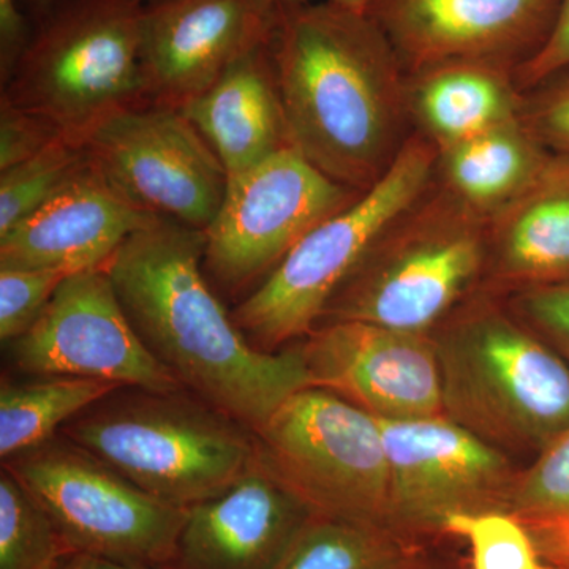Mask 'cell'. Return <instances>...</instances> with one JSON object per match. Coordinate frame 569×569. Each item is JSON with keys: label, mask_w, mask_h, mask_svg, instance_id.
Here are the masks:
<instances>
[{"label": "cell", "mask_w": 569, "mask_h": 569, "mask_svg": "<svg viewBox=\"0 0 569 569\" xmlns=\"http://www.w3.org/2000/svg\"><path fill=\"white\" fill-rule=\"evenodd\" d=\"M291 146L366 192L413 134L407 71L369 13L335 3L280 9L269 39Z\"/></svg>", "instance_id": "obj_2"}, {"label": "cell", "mask_w": 569, "mask_h": 569, "mask_svg": "<svg viewBox=\"0 0 569 569\" xmlns=\"http://www.w3.org/2000/svg\"><path fill=\"white\" fill-rule=\"evenodd\" d=\"M82 146L130 201L156 216L204 231L223 203L227 171L179 108H123L93 127Z\"/></svg>", "instance_id": "obj_12"}, {"label": "cell", "mask_w": 569, "mask_h": 569, "mask_svg": "<svg viewBox=\"0 0 569 569\" xmlns=\"http://www.w3.org/2000/svg\"><path fill=\"white\" fill-rule=\"evenodd\" d=\"M67 277L70 274L59 269L0 266V339L3 343L32 328Z\"/></svg>", "instance_id": "obj_29"}, {"label": "cell", "mask_w": 569, "mask_h": 569, "mask_svg": "<svg viewBox=\"0 0 569 569\" xmlns=\"http://www.w3.org/2000/svg\"><path fill=\"white\" fill-rule=\"evenodd\" d=\"M445 417L518 462L569 430V367L501 296L478 290L430 332Z\"/></svg>", "instance_id": "obj_3"}, {"label": "cell", "mask_w": 569, "mask_h": 569, "mask_svg": "<svg viewBox=\"0 0 569 569\" xmlns=\"http://www.w3.org/2000/svg\"><path fill=\"white\" fill-rule=\"evenodd\" d=\"M565 70H569V0H561L548 41L530 62L520 67L516 78L519 88L527 92Z\"/></svg>", "instance_id": "obj_33"}, {"label": "cell", "mask_w": 569, "mask_h": 569, "mask_svg": "<svg viewBox=\"0 0 569 569\" xmlns=\"http://www.w3.org/2000/svg\"><path fill=\"white\" fill-rule=\"evenodd\" d=\"M254 441L258 460L312 515L391 527L380 419L350 400L301 389L254 432Z\"/></svg>", "instance_id": "obj_8"}, {"label": "cell", "mask_w": 569, "mask_h": 569, "mask_svg": "<svg viewBox=\"0 0 569 569\" xmlns=\"http://www.w3.org/2000/svg\"><path fill=\"white\" fill-rule=\"evenodd\" d=\"M310 516L257 456L230 489L187 508L167 569H272Z\"/></svg>", "instance_id": "obj_18"}, {"label": "cell", "mask_w": 569, "mask_h": 569, "mask_svg": "<svg viewBox=\"0 0 569 569\" xmlns=\"http://www.w3.org/2000/svg\"><path fill=\"white\" fill-rule=\"evenodd\" d=\"M0 385V458L31 451L61 433L62 427L93 403L123 388L110 381L62 376H29Z\"/></svg>", "instance_id": "obj_23"}, {"label": "cell", "mask_w": 569, "mask_h": 569, "mask_svg": "<svg viewBox=\"0 0 569 569\" xmlns=\"http://www.w3.org/2000/svg\"><path fill=\"white\" fill-rule=\"evenodd\" d=\"M140 0H58L3 84L2 102L80 142L93 127L146 100Z\"/></svg>", "instance_id": "obj_6"}, {"label": "cell", "mask_w": 569, "mask_h": 569, "mask_svg": "<svg viewBox=\"0 0 569 569\" xmlns=\"http://www.w3.org/2000/svg\"><path fill=\"white\" fill-rule=\"evenodd\" d=\"M436 160V146L411 134L380 181L307 233L231 312L249 342L272 353L309 336L381 231L432 183Z\"/></svg>", "instance_id": "obj_7"}, {"label": "cell", "mask_w": 569, "mask_h": 569, "mask_svg": "<svg viewBox=\"0 0 569 569\" xmlns=\"http://www.w3.org/2000/svg\"><path fill=\"white\" fill-rule=\"evenodd\" d=\"M443 535L467 542L471 569H549L537 535L509 511L455 516Z\"/></svg>", "instance_id": "obj_28"}, {"label": "cell", "mask_w": 569, "mask_h": 569, "mask_svg": "<svg viewBox=\"0 0 569 569\" xmlns=\"http://www.w3.org/2000/svg\"><path fill=\"white\" fill-rule=\"evenodd\" d=\"M569 283V153L549 157L533 182L488 222L479 290L507 298Z\"/></svg>", "instance_id": "obj_19"}, {"label": "cell", "mask_w": 569, "mask_h": 569, "mask_svg": "<svg viewBox=\"0 0 569 569\" xmlns=\"http://www.w3.org/2000/svg\"><path fill=\"white\" fill-rule=\"evenodd\" d=\"M26 376L110 381L149 391H181L134 331L103 268L67 277L29 331L7 343Z\"/></svg>", "instance_id": "obj_13"}, {"label": "cell", "mask_w": 569, "mask_h": 569, "mask_svg": "<svg viewBox=\"0 0 569 569\" xmlns=\"http://www.w3.org/2000/svg\"><path fill=\"white\" fill-rule=\"evenodd\" d=\"M44 509L70 553L167 569L187 509L149 496L59 433L3 462Z\"/></svg>", "instance_id": "obj_9"}, {"label": "cell", "mask_w": 569, "mask_h": 569, "mask_svg": "<svg viewBox=\"0 0 569 569\" xmlns=\"http://www.w3.org/2000/svg\"><path fill=\"white\" fill-rule=\"evenodd\" d=\"M560 569H569V563L568 565H563V567H560Z\"/></svg>", "instance_id": "obj_41"}, {"label": "cell", "mask_w": 569, "mask_h": 569, "mask_svg": "<svg viewBox=\"0 0 569 569\" xmlns=\"http://www.w3.org/2000/svg\"><path fill=\"white\" fill-rule=\"evenodd\" d=\"M21 3L28 17L32 18L33 24H37L50 13L58 0H21Z\"/></svg>", "instance_id": "obj_36"}, {"label": "cell", "mask_w": 569, "mask_h": 569, "mask_svg": "<svg viewBox=\"0 0 569 569\" xmlns=\"http://www.w3.org/2000/svg\"><path fill=\"white\" fill-rule=\"evenodd\" d=\"M526 92L516 71L486 62H445L407 74L413 133L436 148L522 119Z\"/></svg>", "instance_id": "obj_21"}, {"label": "cell", "mask_w": 569, "mask_h": 569, "mask_svg": "<svg viewBox=\"0 0 569 569\" xmlns=\"http://www.w3.org/2000/svg\"><path fill=\"white\" fill-rule=\"evenodd\" d=\"M362 192L332 181L293 146L228 178L216 219L204 230L203 268L228 293L250 291L317 224Z\"/></svg>", "instance_id": "obj_10"}, {"label": "cell", "mask_w": 569, "mask_h": 569, "mask_svg": "<svg viewBox=\"0 0 569 569\" xmlns=\"http://www.w3.org/2000/svg\"><path fill=\"white\" fill-rule=\"evenodd\" d=\"M271 6H274L277 10L290 9V7L307 6L310 0H268Z\"/></svg>", "instance_id": "obj_39"}, {"label": "cell", "mask_w": 569, "mask_h": 569, "mask_svg": "<svg viewBox=\"0 0 569 569\" xmlns=\"http://www.w3.org/2000/svg\"><path fill=\"white\" fill-rule=\"evenodd\" d=\"M89 160L84 146L63 138L32 159L0 171V238L50 201Z\"/></svg>", "instance_id": "obj_27"}, {"label": "cell", "mask_w": 569, "mask_h": 569, "mask_svg": "<svg viewBox=\"0 0 569 569\" xmlns=\"http://www.w3.org/2000/svg\"><path fill=\"white\" fill-rule=\"evenodd\" d=\"M183 392L116 389L67 422L61 436L149 496L193 507L244 477L257 441L241 422Z\"/></svg>", "instance_id": "obj_4"}, {"label": "cell", "mask_w": 569, "mask_h": 569, "mask_svg": "<svg viewBox=\"0 0 569 569\" xmlns=\"http://www.w3.org/2000/svg\"><path fill=\"white\" fill-rule=\"evenodd\" d=\"M389 470V526L415 539L443 535L460 515L508 511L520 468L438 415L380 421Z\"/></svg>", "instance_id": "obj_11"}, {"label": "cell", "mask_w": 569, "mask_h": 569, "mask_svg": "<svg viewBox=\"0 0 569 569\" xmlns=\"http://www.w3.org/2000/svg\"><path fill=\"white\" fill-rule=\"evenodd\" d=\"M59 569H157L149 567H137V565L118 563L96 557L81 556V553H70L63 559Z\"/></svg>", "instance_id": "obj_35"}, {"label": "cell", "mask_w": 569, "mask_h": 569, "mask_svg": "<svg viewBox=\"0 0 569 569\" xmlns=\"http://www.w3.org/2000/svg\"><path fill=\"white\" fill-rule=\"evenodd\" d=\"M505 299L569 367V283L531 288Z\"/></svg>", "instance_id": "obj_30"}, {"label": "cell", "mask_w": 569, "mask_h": 569, "mask_svg": "<svg viewBox=\"0 0 569 569\" xmlns=\"http://www.w3.org/2000/svg\"><path fill=\"white\" fill-rule=\"evenodd\" d=\"M561 0H377L370 17L403 70L486 62L518 73L552 33Z\"/></svg>", "instance_id": "obj_15"}, {"label": "cell", "mask_w": 569, "mask_h": 569, "mask_svg": "<svg viewBox=\"0 0 569 569\" xmlns=\"http://www.w3.org/2000/svg\"><path fill=\"white\" fill-rule=\"evenodd\" d=\"M421 557L391 527L312 515L272 569H410Z\"/></svg>", "instance_id": "obj_24"}, {"label": "cell", "mask_w": 569, "mask_h": 569, "mask_svg": "<svg viewBox=\"0 0 569 569\" xmlns=\"http://www.w3.org/2000/svg\"><path fill=\"white\" fill-rule=\"evenodd\" d=\"M486 261L488 220L432 181L381 231L318 325L365 321L430 335L481 288Z\"/></svg>", "instance_id": "obj_5"}, {"label": "cell", "mask_w": 569, "mask_h": 569, "mask_svg": "<svg viewBox=\"0 0 569 569\" xmlns=\"http://www.w3.org/2000/svg\"><path fill=\"white\" fill-rule=\"evenodd\" d=\"M179 110L203 134L228 178L291 146L269 41L242 54Z\"/></svg>", "instance_id": "obj_20"}, {"label": "cell", "mask_w": 569, "mask_h": 569, "mask_svg": "<svg viewBox=\"0 0 569 569\" xmlns=\"http://www.w3.org/2000/svg\"><path fill=\"white\" fill-rule=\"evenodd\" d=\"M343 10L356 11V13H369L377 0H328Z\"/></svg>", "instance_id": "obj_37"}, {"label": "cell", "mask_w": 569, "mask_h": 569, "mask_svg": "<svg viewBox=\"0 0 569 569\" xmlns=\"http://www.w3.org/2000/svg\"><path fill=\"white\" fill-rule=\"evenodd\" d=\"M204 231L162 219L127 239L107 274L134 331L186 391L257 432L310 387L299 342H249L209 284Z\"/></svg>", "instance_id": "obj_1"}, {"label": "cell", "mask_w": 569, "mask_h": 569, "mask_svg": "<svg viewBox=\"0 0 569 569\" xmlns=\"http://www.w3.org/2000/svg\"><path fill=\"white\" fill-rule=\"evenodd\" d=\"M21 0H0V74L6 84L31 43V21L22 13Z\"/></svg>", "instance_id": "obj_34"}, {"label": "cell", "mask_w": 569, "mask_h": 569, "mask_svg": "<svg viewBox=\"0 0 569 569\" xmlns=\"http://www.w3.org/2000/svg\"><path fill=\"white\" fill-rule=\"evenodd\" d=\"M63 138L66 134L41 116L0 102V171L32 159Z\"/></svg>", "instance_id": "obj_32"}, {"label": "cell", "mask_w": 569, "mask_h": 569, "mask_svg": "<svg viewBox=\"0 0 569 569\" xmlns=\"http://www.w3.org/2000/svg\"><path fill=\"white\" fill-rule=\"evenodd\" d=\"M160 219L130 201L91 159L50 201L0 238V266L59 269L70 276L100 269L127 239Z\"/></svg>", "instance_id": "obj_17"}, {"label": "cell", "mask_w": 569, "mask_h": 569, "mask_svg": "<svg viewBox=\"0 0 569 569\" xmlns=\"http://www.w3.org/2000/svg\"><path fill=\"white\" fill-rule=\"evenodd\" d=\"M279 10L268 0H162L144 6L146 100L182 108L231 63L271 39Z\"/></svg>", "instance_id": "obj_16"}, {"label": "cell", "mask_w": 569, "mask_h": 569, "mask_svg": "<svg viewBox=\"0 0 569 569\" xmlns=\"http://www.w3.org/2000/svg\"><path fill=\"white\" fill-rule=\"evenodd\" d=\"M70 556L50 516L20 481L0 473V569H59Z\"/></svg>", "instance_id": "obj_26"}, {"label": "cell", "mask_w": 569, "mask_h": 569, "mask_svg": "<svg viewBox=\"0 0 569 569\" xmlns=\"http://www.w3.org/2000/svg\"><path fill=\"white\" fill-rule=\"evenodd\" d=\"M522 121L550 152L569 153V70L526 92Z\"/></svg>", "instance_id": "obj_31"}, {"label": "cell", "mask_w": 569, "mask_h": 569, "mask_svg": "<svg viewBox=\"0 0 569 569\" xmlns=\"http://www.w3.org/2000/svg\"><path fill=\"white\" fill-rule=\"evenodd\" d=\"M298 342L310 387L336 392L380 421L443 415L430 335L332 321L318 325Z\"/></svg>", "instance_id": "obj_14"}, {"label": "cell", "mask_w": 569, "mask_h": 569, "mask_svg": "<svg viewBox=\"0 0 569 569\" xmlns=\"http://www.w3.org/2000/svg\"><path fill=\"white\" fill-rule=\"evenodd\" d=\"M142 6H151V3L162 2V0H140Z\"/></svg>", "instance_id": "obj_40"}, {"label": "cell", "mask_w": 569, "mask_h": 569, "mask_svg": "<svg viewBox=\"0 0 569 569\" xmlns=\"http://www.w3.org/2000/svg\"><path fill=\"white\" fill-rule=\"evenodd\" d=\"M410 569H458V568L452 567V565L438 563V561L426 559V557L422 556L421 559H419L417 561V563H415L413 567H411Z\"/></svg>", "instance_id": "obj_38"}, {"label": "cell", "mask_w": 569, "mask_h": 569, "mask_svg": "<svg viewBox=\"0 0 569 569\" xmlns=\"http://www.w3.org/2000/svg\"><path fill=\"white\" fill-rule=\"evenodd\" d=\"M508 511L541 538L548 552L569 549V430L520 468Z\"/></svg>", "instance_id": "obj_25"}, {"label": "cell", "mask_w": 569, "mask_h": 569, "mask_svg": "<svg viewBox=\"0 0 569 569\" xmlns=\"http://www.w3.org/2000/svg\"><path fill=\"white\" fill-rule=\"evenodd\" d=\"M550 156L519 119L438 148L433 181L489 222L533 182Z\"/></svg>", "instance_id": "obj_22"}]
</instances>
